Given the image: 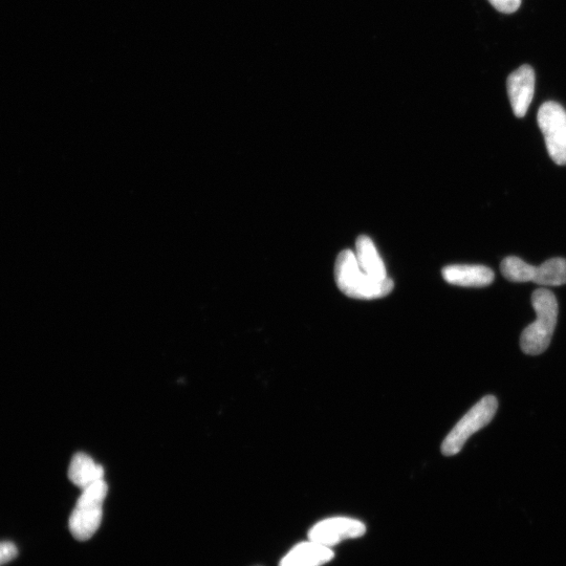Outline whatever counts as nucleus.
<instances>
[{
  "instance_id": "obj_5",
  "label": "nucleus",
  "mask_w": 566,
  "mask_h": 566,
  "mask_svg": "<svg viewBox=\"0 0 566 566\" xmlns=\"http://www.w3.org/2000/svg\"><path fill=\"white\" fill-rule=\"evenodd\" d=\"M537 121L552 160L566 165V111L559 103H543Z\"/></svg>"
},
{
  "instance_id": "obj_8",
  "label": "nucleus",
  "mask_w": 566,
  "mask_h": 566,
  "mask_svg": "<svg viewBox=\"0 0 566 566\" xmlns=\"http://www.w3.org/2000/svg\"><path fill=\"white\" fill-rule=\"evenodd\" d=\"M444 279L453 286L484 288L494 281V272L481 265H453L442 271Z\"/></svg>"
},
{
  "instance_id": "obj_12",
  "label": "nucleus",
  "mask_w": 566,
  "mask_h": 566,
  "mask_svg": "<svg viewBox=\"0 0 566 566\" xmlns=\"http://www.w3.org/2000/svg\"><path fill=\"white\" fill-rule=\"evenodd\" d=\"M533 281L540 286L558 287L566 283V259L552 258L536 267Z\"/></svg>"
},
{
  "instance_id": "obj_10",
  "label": "nucleus",
  "mask_w": 566,
  "mask_h": 566,
  "mask_svg": "<svg viewBox=\"0 0 566 566\" xmlns=\"http://www.w3.org/2000/svg\"><path fill=\"white\" fill-rule=\"evenodd\" d=\"M104 473L101 465L82 452L74 455L69 468L70 481L81 490L103 481Z\"/></svg>"
},
{
  "instance_id": "obj_7",
  "label": "nucleus",
  "mask_w": 566,
  "mask_h": 566,
  "mask_svg": "<svg viewBox=\"0 0 566 566\" xmlns=\"http://www.w3.org/2000/svg\"><path fill=\"white\" fill-rule=\"evenodd\" d=\"M508 94L514 115L524 118L532 103L535 91V73L525 64L513 72L507 81Z\"/></svg>"
},
{
  "instance_id": "obj_2",
  "label": "nucleus",
  "mask_w": 566,
  "mask_h": 566,
  "mask_svg": "<svg viewBox=\"0 0 566 566\" xmlns=\"http://www.w3.org/2000/svg\"><path fill=\"white\" fill-rule=\"evenodd\" d=\"M532 306L536 320L522 332L521 350L525 354L537 356L547 351L558 319V302L553 292L538 289L532 295Z\"/></svg>"
},
{
  "instance_id": "obj_4",
  "label": "nucleus",
  "mask_w": 566,
  "mask_h": 566,
  "mask_svg": "<svg viewBox=\"0 0 566 566\" xmlns=\"http://www.w3.org/2000/svg\"><path fill=\"white\" fill-rule=\"evenodd\" d=\"M497 408L498 402L493 396H487L477 402L447 435L442 445L443 454H459L474 433L491 423Z\"/></svg>"
},
{
  "instance_id": "obj_3",
  "label": "nucleus",
  "mask_w": 566,
  "mask_h": 566,
  "mask_svg": "<svg viewBox=\"0 0 566 566\" xmlns=\"http://www.w3.org/2000/svg\"><path fill=\"white\" fill-rule=\"evenodd\" d=\"M107 492L104 480L82 490L69 521V528L75 539L86 541L96 534L101 526Z\"/></svg>"
},
{
  "instance_id": "obj_14",
  "label": "nucleus",
  "mask_w": 566,
  "mask_h": 566,
  "mask_svg": "<svg viewBox=\"0 0 566 566\" xmlns=\"http://www.w3.org/2000/svg\"><path fill=\"white\" fill-rule=\"evenodd\" d=\"M18 555V550L14 543L4 541L0 542V566L14 560Z\"/></svg>"
},
{
  "instance_id": "obj_6",
  "label": "nucleus",
  "mask_w": 566,
  "mask_h": 566,
  "mask_svg": "<svg viewBox=\"0 0 566 566\" xmlns=\"http://www.w3.org/2000/svg\"><path fill=\"white\" fill-rule=\"evenodd\" d=\"M366 533V527L360 520L348 517H333L318 522L309 532V538L322 546L332 548L336 544L359 538Z\"/></svg>"
},
{
  "instance_id": "obj_13",
  "label": "nucleus",
  "mask_w": 566,
  "mask_h": 566,
  "mask_svg": "<svg viewBox=\"0 0 566 566\" xmlns=\"http://www.w3.org/2000/svg\"><path fill=\"white\" fill-rule=\"evenodd\" d=\"M536 267H533L516 256H509L503 260L502 273L506 279L513 282L533 281Z\"/></svg>"
},
{
  "instance_id": "obj_11",
  "label": "nucleus",
  "mask_w": 566,
  "mask_h": 566,
  "mask_svg": "<svg viewBox=\"0 0 566 566\" xmlns=\"http://www.w3.org/2000/svg\"><path fill=\"white\" fill-rule=\"evenodd\" d=\"M355 255L360 268L368 276L380 281L388 278L383 260L374 242L368 236L358 237Z\"/></svg>"
},
{
  "instance_id": "obj_15",
  "label": "nucleus",
  "mask_w": 566,
  "mask_h": 566,
  "mask_svg": "<svg viewBox=\"0 0 566 566\" xmlns=\"http://www.w3.org/2000/svg\"><path fill=\"white\" fill-rule=\"evenodd\" d=\"M489 3L499 12L511 14L521 6V0H489Z\"/></svg>"
},
{
  "instance_id": "obj_1",
  "label": "nucleus",
  "mask_w": 566,
  "mask_h": 566,
  "mask_svg": "<svg viewBox=\"0 0 566 566\" xmlns=\"http://www.w3.org/2000/svg\"><path fill=\"white\" fill-rule=\"evenodd\" d=\"M335 280L339 290L347 297L359 300H374L386 297L395 288L390 278L376 280L360 268L355 252L342 251L335 264Z\"/></svg>"
},
{
  "instance_id": "obj_9",
  "label": "nucleus",
  "mask_w": 566,
  "mask_h": 566,
  "mask_svg": "<svg viewBox=\"0 0 566 566\" xmlns=\"http://www.w3.org/2000/svg\"><path fill=\"white\" fill-rule=\"evenodd\" d=\"M334 556L331 548L310 540L297 544L281 560L279 566H322L330 562Z\"/></svg>"
}]
</instances>
